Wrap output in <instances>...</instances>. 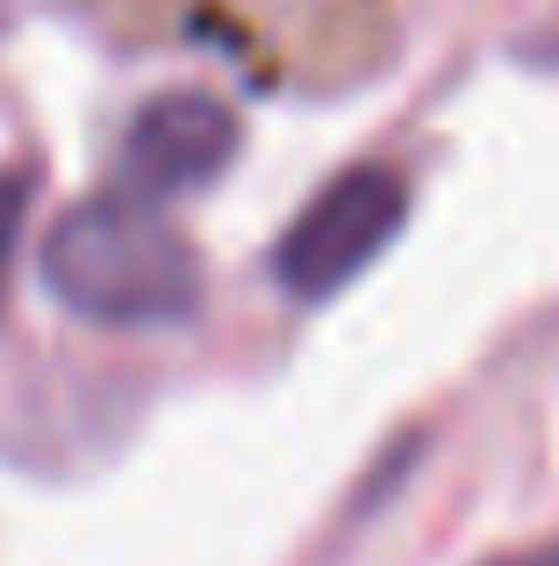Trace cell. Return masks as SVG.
Wrapping results in <instances>:
<instances>
[{
  "label": "cell",
  "mask_w": 559,
  "mask_h": 566,
  "mask_svg": "<svg viewBox=\"0 0 559 566\" xmlns=\"http://www.w3.org/2000/svg\"><path fill=\"white\" fill-rule=\"evenodd\" d=\"M409 216V193L388 166H359L345 180H330L316 201L294 216V230L280 237L273 251V273L294 302H323L337 294L359 265H373V251L402 230Z\"/></svg>",
  "instance_id": "2"
},
{
  "label": "cell",
  "mask_w": 559,
  "mask_h": 566,
  "mask_svg": "<svg viewBox=\"0 0 559 566\" xmlns=\"http://www.w3.org/2000/svg\"><path fill=\"white\" fill-rule=\"evenodd\" d=\"M238 151V123L209 94H166L129 123L123 137V193L158 201V193L201 187L223 158Z\"/></svg>",
  "instance_id": "3"
},
{
  "label": "cell",
  "mask_w": 559,
  "mask_h": 566,
  "mask_svg": "<svg viewBox=\"0 0 559 566\" xmlns=\"http://www.w3.org/2000/svg\"><path fill=\"white\" fill-rule=\"evenodd\" d=\"M22 222H29V180H22V172H0V302H8V273H14Z\"/></svg>",
  "instance_id": "4"
},
{
  "label": "cell",
  "mask_w": 559,
  "mask_h": 566,
  "mask_svg": "<svg viewBox=\"0 0 559 566\" xmlns=\"http://www.w3.org/2000/svg\"><path fill=\"white\" fill-rule=\"evenodd\" d=\"M43 280L65 308L94 323H180L201 302V259L187 237L151 216L137 193H94L80 201L43 244Z\"/></svg>",
  "instance_id": "1"
},
{
  "label": "cell",
  "mask_w": 559,
  "mask_h": 566,
  "mask_svg": "<svg viewBox=\"0 0 559 566\" xmlns=\"http://www.w3.org/2000/svg\"><path fill=\"white\" fill-rule=\"evenodd\" d=\"M488 566H559V545H538V553H509V559H488Z\"/></svg>",
  "instance_id": "5"
}]
</instances>
